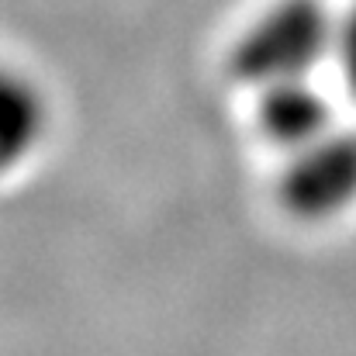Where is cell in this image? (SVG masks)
Segmentation results:
<instances>
[{
  "label": "cell",
  "mask_w": 356,
  "mask_h": 356,
  "mask_svg": "<svg viewBox=\"0 0 356 356\" xmlns=\"http://www.w3.org/2000/svg\"><path fill=\"white\" fill-rule=\"evenodd\" d=\"M336 24L325 0H273L229 49V70L245 87L315 76L336 49Z\"/></svg>",
  "instance_id": "obj_1"
},
{
  "label": "cell",
  "mask_w": 356,
  "mask_h": 356,
  "mask_svg": "<svg viewBox=\"0 0 356 356\" xmlns=\"http://www.w3.org/2000/svg\"><path fill=\"white\" fill-rule=\"evenodd\" d=\"M277 197L301 222H325L356 204V131L329 128L291 149L277 180Z\"/></svg>",
  "instance_id": "obj_2"
},
{
  "label": "cell",
  "mask_w": 356,
  "mask_h": 356,
  "mask_svg": "<svg viewBox=\"0 0 356 356\" xmlns=\"http://www.w3.org/2000/svg\"><path fill=\"white\" fill-rule=\"evenodd\" d=\"M49 97L17 63L0 56V173L28 163L49 135Z\"/></svg>",
  "instance_id": "obj_3"
},
{
  "label": "cell",
  "mask_w": 356,
  "mask_h": 356,
  "mask_svg": "<svg viewBox=\"0 0 356 356\" xmlns=\"http://www.w3.org/2000/svg\"><path fill=\"white\" fill-rule=\"evenodd\" d=\"M256 124L259 131L284 145L287 152L318 138L322 131L332 128V101L312 76L301 80H284L256 90Z\"/></svg>",
  "instance_id": "obj_4"
},
{
  "label": "cell",
  "mask_w": 356,
  "mask_h": 356,
  "mask_svg": "<svg viewBox=\"0 0 356 356\" xmlns=\"http://www.w3.org/2000/svg\"><path fill=\"white\" fill-rule=\"evenodd\" d=\"M332 56H336V66H339L350 94H356V3L336 24V49H332Z\"/></svg>",
  "instance_id": "obj_5"
}]
</instances>
